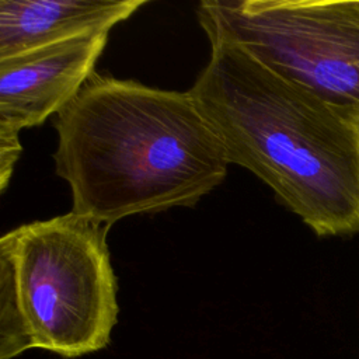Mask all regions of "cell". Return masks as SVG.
<instances>
[{"mask_svg": "<svg viewBox=\"0 0 359 359\" xmlns=\"http://www.w3.org/2000/svg\"><path fill=\"white\" fill-rule=\"evenodd\" d=\"M55 171L72 212L107 227L142 213L194 206L229 161L189 91L93 73L55 116Z\"/></svg>", "mask_w": 359, "mask_h": 359, "instance_id": "cell-1", "label": "cell"}, {"mask_svg": "<svg viewBox=\"0 0 359 359\" xmlns=\"http://www.w3.org/2000/svg\"><path fill=\"white\" fill-rule=\"evenodd\" d=\"M209 43L188 91L229 164L264 181L318 237L359 234V125L240 46Z\"/></svg>", "mask_w": 359, "mask_h": 359, "instance_id": "cell-2", "label": "cell"}, {"mask_svg": "<svg viewBox=\"0 0 359 359\" xmlns=\"http://www.w3.org/2000/svg\"><path fill=\"white\" fill-rule=\"evenodd\" d=\"M109 227L69 212L0 240V359L28 349L79 358L105 348L118 320Z\"/></svg>", "mask_w": 359, "mask_h": 359, "instance_id": "cell-3", "label": "cell"}, {"mask_svg": "<svg viewBox=\"0 0 359 359\" xmlns=\"http://www.w3.org/2000/svg\"><path fill=\"white\" fill-rule=\"evenodd\" d=\"M209 41L234 43L359 125V1L205 0Z\"/></svg>", "mask_w": 359, "mask_h": 359, "instance_id": "cell-4", "label": "cell"}, {"mask_svg": "<svg viewBox=\"0 0 359 359\" xmlns=\"http://www.w3.org/2000/svg\"><path fill=\"white\" fill-rule=\"evenodd\" d=\"M108 34L87 32L0 59V132L18 135L56 115L94 73Z\"/></svg>", "mask_w": 359, "mask_h": 359, "instance_id": "cell-5", "label": "cell"}, {"mask_svg": "<svg viewBox=\"0 0 359 359\" xmlns=\"http://www.w3.org/2000/svg\"><path fill=\"white\" fill-rule=\"evenodd\" d=\"M147 0H0V59L108 31Z\"/></svg>", "mask_w": 359, "mask_h": 359, "instance_id": "cell-6", "label": "cell"}, {"mask_svg": "<svg viewBox=\"0 0 359 359\" xmlns=\"http://www.w3.org/2000/svg\"><path fill=\"white\" fill-rule=\"evenodd\" d=\"M22 151L17 133L0 132V191L4 192L14 165Z\"/></svg>", "mask_w": 359, "mask_h": 359, "instance_id": "cell-7", "label": "cell"}]
</instances>
